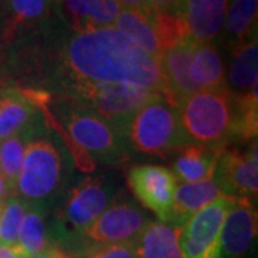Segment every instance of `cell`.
Wrapping results in <instances>:
<instances>
[{
  "mask_svg": "<svg viewBox=\"0 0 258 258\" xmlns=\"http://www.w3.org/2000/svg\"><path fill=\"white\" fill-rule=\"evenodd\" d=\"M60 69L56 92L74 83H129L162 96L165 92L159 60L111 26L75 32L63 43Z\"/></svg>",
  "mask_w": 258,
  "mask_h": 258,
  "instance_id": "1",
  "label": "cell"
},
{
  "mask_svg": "<svg viewBox=\"0 0 258 258\" xmlns=\"http://www.w3.org/2000/svg\"><path fill=\"white\" fill-rule=\"evenodd\" d=\"M45 123L55 129L79 171L91 174L98 164L118 168L129 159L128 139L91 108L66 96L37 103Z\"/></svg>",
  "mask_w": 258,
  "mask_h": 258,
  "instance_id": "2",
  "label": "cell"
},
{
  "mask_svg": "<svg viewBox=\"0 0 258 258\" xmlns=\"http://www.w3.org/2000/svg\"><path fill=\"white\" fill-rule=\"evenodd\" d=\"M178 115L189 144L221 151L235 141L237 109L227 88L192 93L178 106Z\"/></svg>",
  "mask_w": 258,
  "mask_h": 258,
  "instance_id": "3",
  "label": "cell"
},
{
  "mask_svg": "<svg viewBox=\"0 0 258 258\" xmlns=\"http://www.w3.org/2000/svg\"><path fill=\"white\" fill-rule=\"evenodd\" d=\"M157 95L159 92L129 83H74L56 96H66L91 108L128 139L132 119Z\"/></svg>",
  "mask_w": 258,
  "mask_h": 258,
  "instance_id": "4",
  "label": "cell"
},
{
  "mask_svg": "<svg viewBox=\"0 0 258 258\" xmlns=\"http://www.w3.org/2000/svg\"><path fill=\"white\" fill-rule=\"evenodd\" d=\"M64 181V162L53 141L36 135L28 144L15 194L29 207L46 211Z\"/></svg>",
  "mask_w": 258,
  "mask_h": 258,
  "instance_id": "5",
  "label": "cell"
},
{
  "mask_svg": "<svg viewBox=\"0 0 258 258\" xmlns=\"http://www.w3.org/2000/svg\"><path fill=\"white\" fill-rule=\"evenodd\" d=\"M118 186L108 176H86L68 191L59 212L57 240L74 252L82 248V232L92 224L116 198Z\"/></svg>",
  "mask_w": 258,
  "mask_h": 258,
  "instance_id": "6",
  "label": "cell"
},
{
  "mask_svg": "<svg viewBox=\"0 0 258 258\" xmlns=\"http://www.w3.org/2000/svg\"><path fill=\"white\" fill-rule=\"evenodd\" d=\"M129 147L152 157H169L189 141L185 137L178 108L159 93L142 106L132 119L128 131Z\"/></svg>",
  "mask_w": 258,
  "mask_h": 258,
  "instance_id": "7",
  "label": "cell"
},
{
  "mask_svg": "<svg viewBox=\"0 0 258 258\" xmlns=\"http://www.w3.org/2000/svg\"><path fill=\"white\" fill-rule=\"evenodd\" d=\"M151 220L132 200L116 197L111 205L82 232L85 244H132Z\"/></svg>",
  "mask_w": 258,
  "mask_h": 258,
  "instance_id": "8",
  "label": "cell"
},
{
  "mask_svg": "<svg viewBox=\"0 0 258 258\" xmlns=\"http://www.w3.org/2000/svg\"><path fill=\"white\" fill-rule=\"evenodd\" d=\"M232 198L222 195L195 212L179 230L184 258H220V234Z\"/></svg>",
  "mask_w": 258,
  "mask_h": 258,
  "instance_id": "9",
  "label": "cell"
},
{
  "mask_svg": "<svg viewBox=\"0 0 258 258\" xmlns=\"http://www.w3.org/2000/svg\"><path fill=\"white\" fill-rule=\"evenodd\" d=\"M128 185L139 203L152 211L159 222L171 225L176 178L161 165H135L129 169Z\"/></svg>",
  "mask_w": 258,
  "mask_h": 258,
  "instance_id": "10",
  "label": "cell"
},
{
  "mask_svg": "<svg viewBox=\"0 0 258 258\" xmlns=\"http://www.w3.org/2000/svg\"><path fill=\"white\" fill-rule=\"evenodd\" d=\"M257 139L249 142L247 151L224 148L212 175L221 186L222 195L255 200L258 192Z\"/></svg>",
  "mask_w": 258,
  "mask_h": 258,
  "instance_id": "11",
  "label": "cell"
},
{
  "mask_svg": "<svg viewBox=\"0 0 258 258\" xmlns=\"http://www.w3.org/2000/svg\"><path fill=\"white\" fill-rule=\"evenodd\" d=\"M257 208L248 198L232 200L220 234V258H249L257 238Z\"/></svg>",
  "mask_w": 258,
  "mask_h": 258,
  "instance_id": "12",
  "label": "cell"
},
{
  "mask_svg": "<svg viewBox=\"0 0 258 258\" xmlns=\"http://www.w3.org/2000/svg\"><path fill=\"white\" fill-rule=\"evenodd\" d=\"M228 0H181L178 15L186 39L195 45L212 43L221 36Z\"/></svg>",
  "mask_w": 258,
  "mask_h": 258,
  "instance_id": "13",
  "label": "cell"
},
{
  "mask_svg": "<svg viewBox=\"0 0 258 258\" xmlns=\"http://www.w3.org/2000/svg\"><path fill=\"white\" fill-rule=\"evenodd\" d=\"M195 47V43L184 39L174 47L165 50L159 59L162 76L165 81L164 98L175 108H178L188 96L200 91L189 79L188 74Z\"/></svg>",
  "mask_w": 258,
  "mask_h": 258,
  "instance_id": "14",
  "label": "cell"
},
{
  "mask_svg": "<svg viewBox=\"0 0 258 258\" xmlns=\"http://www.w3.org/2000/svg\"><path fill=\"white\" fill-rule=\"evenodd\" d=\"M42 112L29 88H9L0 92V141L36 128Z\"/></svg>",
  "mask_w": 258,
  "mask_h": 258,
  "instance_id": "15",
  "label": "cell"
},
{
  "mask_svg": "<svg viewBox=\"0 0 258 258\" xmlns=\"http://www.w3.org/2000/svg\"><path fill=\"white\" fill-rule=\"evenodd\" d=\"M258 43L257 36L231 49L225 86L234 96H244L257 88Z\"/></svg>",
  "mask_w": 258,
  "mask_h": 258,
  "instance_id": "16",
  "label": "cell"
},
{
  "mask_svg": "<svg viewBox=\"0 0 258 258\" xmlns=\"http://www.w3.org/2000/svg\"><path fill=\"white\" fill-rule=\"evenodd\" d=\"M222 197L221 186L215 176L192 184H181L175 188L171 225L181 228L195 212Z\"/></svg>",
  "mask_w": 258,
  "mask_h": 258,
  "instance_id": "17",
  "label": "cell"
},
{
  "mask_svg": "<svg viewBox=\"0 0 258 258\" xmlns=\"http://www.w3.org/2000/svg\"><path fill=\"white\" fill-rule=\"evenodd\" d=\"M178 227L151 221L135 241L137 258H184Z\"/></svg>",
  "mask_w": 258,
  "mask_h": 258,
  "instance_id": "18",
  "label": "cell"
},
{
  "mask_svg": "<svg viewBox=\"0 0 258 258\" xmlns=\"http://www.w3.org/2000/svg\"><path fill=\"white\" fill-rule=\"evenodd\" d=\"M222 151V149H221ZM221 151L211 148L189 144L179 149L174 161L172 174L184 184L200 182L211 178Z\"/></svg>",
  "mask_w": 258,
  "mask_h": 258,
  "instance_id": "19",
  "label": "cell"
},
{
  "mask_svg": "<svg viewBox=\"0 0 258 258\" xmlns=\"http://www.w3.org/2000/svg\"><path fill=\"white\" fill-rule=\"evenodd\" d=\"M258 0H228L222 40L232 49L257 36Z\"/></svg>",
  "mask_w": 258,
  "mask_h": 258,
  "instance_id": "20",
  "label": "cell"
},
{
  "mask_svg": "<svg viewBox=\"0 0 258 258\" xmlns=\"http://www.w3.org/2000/svg\"><path fill=\"white\" fill-rule=\"evenodd\" d=\"M188 74L200 91L227 88L224 59L220 49L212 43L197 45Z\"/></svg>",
  "mask_w": 258,
  "mask_h": 258,
  "instance_id": "21",
  "label": "cell"
},
{
  "mask_svg": "<svg viewBox=\"0 0 258 258\" xmlns=\"http://www.w3.org/2000/svg\"><path fill=\"white\" fill-rule=\"evenodd\" d=\"M115 26L137 46L155 59H161L162 50L159 46L155 30L145 13L134 9H122L115 20Z\"/></svg>",
  "mask_w": 258,
  "mask_h": 258,
  "instance_id": "22",
  "label": "cell"
},
{
  "mask_svg": "<svg viewBox=\"0 0 258 258\" xmlns=\"http://www.w3.org/2000/svg\"><path fill=\"white\" fill-rule=\"evenodd\" d=\"M39 134L40 128L36 126L0 141V174L6 179L13 192L25 159L28 144Z\"/></svg>",
  "mask_w": 258,
  "mask_h": 258,
  "instance_id": "23",
  "label": "cell"
},
{
  "mask_svg": "<svg viewBox=\"0 0 258 258\" xmlns=\"http://www.w3.org/2000/svg\"><path fill=\"white\" fill-rule=\"evenodd\" d=\"M57 0H3L8 32L40 23L52 13Z\"/></svg>",
  "mask_w": 258,
  "mask_h": 258,
  "instance_id": "24",
  "label": "cell"
},
{
  "mask_svg": "<svg viewBox=\"0 0 258 258\" xmlns=\"http://www.w3.org/2000/svg\"><path fill=\"white\" fill-rule=\"evenodd\" d=\"M45 217H46L45 210L37 207H28V211L25 214L23 221L19 228L18 244H16L23 251L25 255L37 254L53 245L47 234Z\"/></svg>",
  "mask_w": 258,
  "mask_h": 258,
  "instance_id": "25",
  "label": "cell"
},
{
  "mask_svg": "<svg viewBox=\"0 0 258 258\" xmlns=\"http://www.w3.org/2000/svg\"><path fill=\"white\" fill-rule=\"evenodd\" d=\"M155 30L162 53L186 39L184 23L179 15L172 10H151L147 15Z\"/></svg>",
  "mask_w": 258,
  "mask_h": 258,
  "instance_id": "26",
  "label": "cell"
},
{
  "mask_svg": "<svg viewBox=\"0 0 258 258\" xmlns=\"http://www.w3.org/2000/svg\"><path fill=\"white\" fill-rule=\"evenodd\" d=\"M28 204L16 194H12L0 205V244H18L19 228L28 211Z\"/></svg>",
  "mask_w": 258,
  "mask_h": 258,
  "instance_id": "27",
  "label": "cell"
},
{
  "mask_svg": "<svg viewBox=\"0 0 258 258\" xmlns=\"http://www.w3.org/2000/svg\"><path fill=\"white\" fill-rule=\"evenodd\" d=\"M68 23L75 32L89 30V20L95 0H57Z\"/></svg>",
  "mask_w": 258,
  "mask_h": 258,
  "instance_id": "28",
  "label": "cell"
},
{
  "mask_svg": "<svg viewBox=\"0 0 258 258\" xmlns=\"http://www.w3.org/2000/svg\"><path fill=\"white\" fill-rule=\"evenodd\" d=\"M74 258H137L135 242L132 244H85Z\"/></svg>",
  "mask_w": 258,
  "mask_h": 258,
  "instance_id": "29",
  "label": "cell"
},
{
  "mask_svg": "<svg viewBox=\"0 0 258 258\" xmlns=\"http://www.w3.org/2000/svg\"><path fill=\"white\" fill-rule=\"evenodd\" d=\"M120 5L116 0H95L89 20V30L109 28L120 13Z\"/></svg>",
  "mask_w": 258,
  "mask_h": 258,
  "instance_id": "30",
  "label": "cell"
},
{
  "mask_svg": "<svg viewBox=\"0 0 258 258\" xmlns=\"http://www.w3.org/2000/svg\"><path fill=\"white\" fill-rule=\"evenodd\" d=\"M22 258H74L64 248H60L59 245H52L49 248L43 249L37 254L32 255H23Z\"/></svg>",
  "mask_w": 258,
  "mask_h": 258,
  "instance_id": "31",
  "label": "cell"
},
{
  "mask_svg": "<svg viewBox=\"0 0 258 258\" xmlns=\"http://www.w3.org/2000/svg\"><path fill=\"white\" fill-rule=\"evenodd\" d=\"M148 5L152 10H172L178 13L181 0H148Z\"/></svg>",
  "mask_w": 258,
  "mask_h": 258,
  "instance_id": "32",
  "label": "cell"
},
{
  "mask_svg": "<svg viewBox=\"0 0 258 258\" xmlns=\"http://www.w3.org/2000/svg\"><path fill=\"white\" fill-rule=\"evenodd\" d=\"M118 3L122 6H125V9H134V10H139L142 13L148 15L151 12V8L148 5V0H116Z\"/></svg>",
  "mask_w": 258,
  "mask_h": 258,
  "instance_id": "33",
  "label": "cell"
},
{
  "mask_svg": "<svg viewBox=\"0 0 258 258\" xmlns=\"http://www.w3.org/2000/svg\"><path fill=\"white\" fill-rule=\"evenodd\" d=\"M25 255L18 245H3L0 244V258H22Z\"/></svg>",
  "mask_w": 258,
  "mask_h": 258,
  "instance_id": "34",
  "label": "cell"
},
{
  "mask_svg": "<svg viewBox=\"0 0 258 258\" xmlns=\"http://www.w3.org/2000/svg\"><path fill=\"white\" fill-rule=\"evenodd\" d=\"M12 194H15L13 191H12V188L9 186V184L6 182V179L2 176V174H0V205L5 203V200L8 198V197H10Z\"/></svg>",
  "mask_w": 258,
  "mask_h": 258,
  "instance_id": "35",
  "label": "cell"
}]
</instances>
